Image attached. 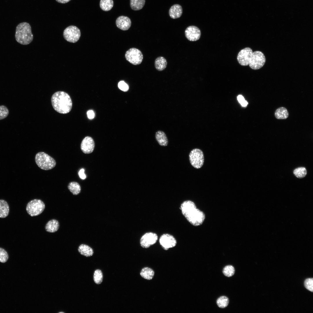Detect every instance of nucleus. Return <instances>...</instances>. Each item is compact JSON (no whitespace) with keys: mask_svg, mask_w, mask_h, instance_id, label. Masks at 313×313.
<instances>
[{"mask_svg":"<svg viewBox=\"0 0 313 313\" xmlns=\"http://www.w3.org/2000/svg\"><path fill=\"white\" fill-rule=\"evenodd\" d=\"M235 271L234 268L232 266L228 265L223 268V272L225 276L230 277L234 275Z\"/></svg>","mask_w":313,"mask_h":313,"instance_id":"nucleus-29","label":"nucleus"},{"mask_svg":"<svg viewBox=\"0 0 313 313\" xmlns=\"http://www.w3.org/2000/svg\"><path fill=\"white\" fill-rule=\"evenodd\" d=\"M87 115L88 118L90 119H93L95 117V114L92 110H89L87 112Z\"/></svg>","mask_w":313,"mask_h":313,"instance_id":"nucleus-36","label":"nucleus"},{"mask_svg":"<svg viewBox=\"0 0 313 313\" xmlns=\"http://www.w3.org/2000/svg\"><path fill=\"white\" fill-rule=\"evenodd\" d=\"M15 37L16 41L22 45L30 43L33 40V35L29 24L25 22L19 24L16 28Z\"/></svg>","mask_w":313,"mask_h":313,"instance_id":"nucleus-3","label":"nucleus"},{"mask_svg":"<svg viewBox=\"0 0 313 313\" xmlns=\"http://www.w3.org/2000/svg\"><path fill=\"white\" fill-rule=\"evenodd\" d=\"M167 64L166 59L163 57L160 56L157 57L154 61V66L156 69L159 71H162L165 69Z\"/></svg>","mask_w":313,"mask_h":313,"instance_id":"nucleus-19","label":"nucleus"},{"mask_svg":"<svg viewBox=\"0 0 313 313\" xmlns=\"http://www.w3.org/2000/svg\"><path fill=\"white\" fill-rule=\"evenodd\" d=\"M155 138L160 145L166 146L168 145V139L166 134L163 131L160 130L157 131L155 134Z\"/></svg>","mask_w":313,"mask_h":313,"instance_id":"nucleus-17","label":"nucleus"},{"mask_svg":"<svg viewBox=\"0 0 313 313\" xmlns=\"http://www.w3.org/2000/svg\"><path fill=\"white\" fill-rule=\"evenodd\" d=\"M68 189L74 195L79 194L81 191V187L79 184L75 181L70 182L68 186Z\"/></svg>","mask_w":313,"mask_h":313,"instance_id":"nucleus-24","label":"nucleus"},{"mask_svg":"<svg viewBox=\"0 0 313 313\" xmlns=\"http://www.w3.org/2000/svg\"><path fill=\"white\" fill-rule=\"evenodd\" d=\"M59 227V221L57 220L52 219L49 221L46 224L45 229L48 232L53 233L57 231Z\"/></svg>","mask_w":313,"mask_h":313,"instance_id":"nucleus-18","label":"nucleus"},{"mask_svg":"<svg viewBox=\"0 0 313 313\" xmlns=\"http://www.w3.org/2000/svg\"><path fill=\"white\" fill-rule=\"evenodd\" d=\"M117 26L123 30H126L129 29L131 25L130 19L128 17L121 16L118 17L116 21Z\"/></svg>","mask_w":313,"mask_h":313,"instance_id":"nucleus-15","label":"nucleus"},{"mask_svg":"<svg viewBox=\"0 0 313 313\" xmlns=\"http://www.w3.org/2000/svg\"><path fill=\"white\" fill-rule=\"evenodd\" d=\"M229 303V299L226 296H223L219 298L216 301V304L221 308H223L227 307Z\"/></svg>","mask_w":313,"mask_h":313,"instance_id":"nucleus-27","label":"nucleus"},{"mask_svg":"<svg viewBox=\"0 0 313 313\" xmlns=\"http://www.w3.org/2000/svg\"><path fill=\"white\" fill-rule=\"evenodd\" d=\"M158 238V236L155 233L152 232L146 233L141 238V245L143 248H148L156 243Z\"/></svg>","mask_w":313,"mask_h":313,"instance_id":"nucleus-12","label":"nucleus"},{"mask_svg":"<svg viewBox=\"0 0 313 313\" xmlns=\"http://www.w3.org/2000/svg\"><path fill=\"white\" fill-rule=\"evenodd\" d=\"M8 259L7 252L3 248H0V262L2 263L6 262Z\"/></svg>","mask_w":313,"mask_h":313,"instance_id":"nucleus-31","label":"nucleus"},{"mask_svg":"<svg viewBox=\"0 0 313 313\" xmlns=\"http://www.w3.org/2000/svg\"><path fill=\"white\" fill-rule=\"evenodd\" d=\"M180 207L182 214L192 225L198 226L203 223L205 218V214L196 208L193 202L190 200L185 201L181 204Z\"/></svg>","mask_w":313,"mask_h":313,"instance_id":"nucleus-1","label":"nucleus"},{"mask_svg":"<svg viewBox=\"0 0 313 313\" xmlns=\"http://www.w3.org/2000/svg\"><path fill=\"white\" fill-rule=\"evenodd\" d=\"M125 57L127 61L135 65L140 64L143 59V54L141 51L135 48H131L127 51Z\"/></svg>","mask_w":313,"mask_h":313,"instance_id":"nucleus-8","label":"nucleus"},{"mask_svg":"<svg viewBox=\"0 0 313 313\" xmlns=\"http://www.w3.org/2000/svg\"><path fill=\"white\" fill-rule=\"evenodd\" d=\"M265 61L264 54L261 51H256L253 52L249 65L251 69L258 70L263 66Z\"/></svg>","mask_w":313,"mask_h":313,"instance_id":"nucleus-7","label":"nucleus"},{"mask_svg":"<svg viewBox=\"0 0 313 313\" xmlns=\"http://www.w3.org/2000/svg\"><path fill=\"white\" fill-rule=\"evenodd\" d=\"M304 285L307 289L312 292H313V279L312 278L306 279L304 282Z\"/></svg>","mask_w":313,"mask_h":313,"instance_id":"nucleus-33","label":"nucleus"},{"mask_svg":"<svg viewBox=\"0 0 313 313\" xmlns=\"http://www.w3.org/2000/svg\"><path fill=\"white\" fill-rule=\"evenodd\" d=\"M85 170L83 169L80 170L78 172V174L80 178L82 179H84L86 178V176L84 173Z\"/></svg>","mask_w":313,"mask_h":313,"instance_id":"nucleus-35","label":"nucleus"},{"mask_svg":"<svg viewBox=\"0 0 313 313\" xmlns=\"http://www.w3.org/2000/svg\"><path fill=\"white\" fill-rule=\"evenodd\" d=\"M103 278V274L101 271L98 269L96 270L93 275V279L94 282L97 284H101Z\"/></svg>","mask_w":313,"mask_h":313,"instance_id":"nucleus-30","label":"nucleus"},{"mask_svg":"<svg viewBox=\"0 0 313 313\" xmlns=\"http://www.w3.org/2000/svg\"><path fill=\"white\" fill-rule=\"evenodd\" d=\"M252 53V50L249 47L245 48L240 50L237 56V60L239 64L244 66L249 65Z\"/></svg>","mask_w":313,"mask_h":313,"instance_id":"nucleus-10","label":"nucleus"},{"mask_svg":"<svg viewBox=\"0 0 313 313\" xmlns=\"http://www.w3.org/2000/svg\"><path fill=\"white\" fill-rule=\"evenodd\" d=\"M35 160L38 166L44 170H51L56 164V161L53 158L43 152L37 153L35 155Z\"/></svg>","mask_w":313,"mask_h":313,"instance_id":"nucleus-4","label":"nucleus"},{"mask_svg":"<svg viewBox=\"0 0 313 313\" xmlns=\"http://www.w3.org/2000/svg\"><path fill=\"white\" fill-rule=\"evenodd\" d=\"M154 274L155 273L153 270L148 267L143 268L140 272V275L142 278L148 280H152Z\"/></svg>","mask_w":313,"mask_h":313,"instance_id":"nucleus-20","label":"nucleus"},{"mask_svg":"<svg viewBox=\"0 0 313 313\" xmlns=\"http://www.w3.org/2000/svg\"><path fill=\"white\" fill-rule=\"evenodd\" d=\"M183 13V9L181 6L178 4H175L170 8L169 14L170 17L173 19L180 17Z\"/></svg>","mask_w":313,"mask_h":313,"instance_id":"nucleus-16","label":"nucleus"},{"mask_svg":"<svg viewBox=\"0 0 313 313\" xmlns=\"http://www.w3.org/2000/svg\"><path fill=\"white\" fill-rule=\"evenodd\" d=\"M189 159L192 166L196 169L200 168L203 165L204 162L203 152L199 149H194L190 152Z\"/></svg>","mask_w":313,"mask_h":313,"instance_id":"nucleus-6","label":"nucleus"},{"mask_svg":"<svg viewBox=\"0 0 313 313\" xmlns=\"http://www.w3.org/2000/svg\"><path fill=\"white\" fill-rule=\"evenodd\" d=\"M51 101L53 108L59 113L67 114L72 109L71 99L68 94L63 91H58L54 93L52 97Z\"/></svg>","mask_w":313,"mask_h":313,"instance_id":"nucleus-2","label":"nucleus"},{"mask_svg":"<svg viewBox=\"0 0 313 313\" xmlns=\"http://www.w3.org/2000/svg\"><path fill=\"white\" fill-rule=\"evenodd\" d=\"M56 0V1H57V2H59V3H67V2H69L71 0Z\"/></svg>","mask_w":313,"mask_h":313,"instance_id":"nucleus-38","label":"nucleus"},{"mask_svg":"<svg viewBox=\"0 0 313 313\" xmlns=\"http://www.w3.org/2000/svg\"><path fill=\"white\" fill-rule=\"evenodd\" d=\"M94 146V142L93 139L91 137L87 136L85 137L82 141L81 149L84 153L89 154L93 151Z\"/></svg>","mask_w":313,"mask_h":313,"instance_id":"nucleus-14","label":"nucleus"},{"mask_svg":"<svg viewBox=\"0 0 313 313\" xmlns=\"http://www.w3.org/2000/svg\"><path fill=\"white\" fill-rule=\"evenodd\" d=\"M59 313H63V312H59Z\"/></svg>","mask_w":313,"mask_h":313,"instance_id":"nucleus-40","label":"nucleus"},{"mask_svg":"<svg viewBox=\"0 0 313 313\" xmlns=\"http://www.w3.org/2000/svg\"><path fill=\"white\" fill-rule=\"evenodd\" d=\"M294 175L297 178H302L304 177L307 174V171L305 168L299 167L295 169L293 171Z\"/></svg>","mask_w":313,"mask_h":313,"instance_id":"nucleus-28","label":"nucleus"},{"mask_svg":"<svg viewBox=\"0 0 313 313\" xmlns=\"http://www.w3.org/2000/svg\"><path fill=\"white\" fill-rule=\"evenodd\" d=\"M80 30L76 26H70L64 30L63 36L67 41L72 43L77 42L81 36Z\"/></svg>","mask_w":313,"mask_h":313,"instance_id":"nucleus-9","label":"nucleus"},{"mask_svg":"<svg viewBox=\"0 0 313 313\" xmlns=\"http://www.w3.org/2000/svg\"><path fill=\"white\" fill-rule=\"evenodd\" d=\"M79 252L86 257L92 256L93 254L92 249L89 246L84 244L80 245L78 248Z\"/></svg>","mask_w":313,"mask_h":313,"instance_id":"nucleus-21","label":"nucleus"},{"mask_svg":"<svg viewBox=\"0 0 313 313\" xmlns=\"http://www.w3.org/2000/svg\"><path fill=\"white\" fill-rule=\"evenodd\" d=\"M9 114L7 108L3 105L0 106V120L6 118Z\"/></svg>","mask_w":313,"mask_h":313,"instance_id":"nucleus-32","label":"nucleus"},{"mask_svg":"<svg viewBox=\"0 0 313 313\" xmlns=\"http://www.w3.org/2000/svg\"><path fill=\"white\" fill-rule=\"evenodd\" d=\"M185 35L186 38L190 41H196L198 40L201 35L200 29L196 26H191L185 30Z\"/></svg>","mask_w":313,"mask_h":313,"instance_id":"nucleus-13","label":"nucleus"},{"mask_svg":"<svg viewBox=\"0 0 313 313\" xmlns=\"http://www.w3.org/2000/svg\"><path fill=\"white\" fill-rule=\"evenodd\" d=\"M118 87L121 90L124 92L127 91L129 89L128 85L123 81H121L119 83Z\"/></svg>","mask_w":313,"mask_h":313,"instance_id":"nucleus-34","label":"nucleus"},{"mask_svg":"<svg viewBox=\"0 0 313 313\" xmlns=\"http://www.w3.org/2000/svg\"><path fill=\"white\" fill-rule=\"evenodd\" d=\"M99 4L100 7L103 10L107 11L110 10L113 7L114 2L113 0H101Z\"/></svg>","mask_w":313,"mask_h":313,"instance_id":"nucleus-26","label":"nucleus"},{"mask_svg":"<svg viewBox=\"0 0 313 313\" xmlns=\"http://www.w3.org/2000/svg\"><path fill=\"white\" fill-rule=\"evenodd\" d=\"M145 3V0H130V7L134 10H138L142 9Z\"/></svg>","mask_w":313,"mask_h":313,"instance_id":"nucleus-25","label":"nucleus"},{"mask_svg":"<svg viewBox=\"0 0 313 313\" xmlns=\"http://www.w3.org/2000/svg\"><path fill=\"white\" fill-rule=\"evenodd\" d=\"M9 212V206L7 202L4 200H0V218L6 217Z\"/></svg>","mask_w":313,"mask_h":313,"instance_id":"nucleus-22","label":"nucleus"},{"mask_svg":"<svg viewBox=\"0 0 313 313\" xmlns=\"http://www.w3.org/2000/svg\"><path fill=\"white\" fill-rule=\"evenodd\" d=\"M45 208V204L42 201L39 199H34L28 203L26 207V210L29 215L33 216L38 215L41 213Z\"/></svg>","mask_w":313,"mask_h":313,"instance_id":"nucleus-5","label":"nucleus"},{"mask_svg":"<svg viewBox=\"0 0 313 313\" xmlns=\"http://www.w3.org/2000/svg\"><path fill=\"white\" fill-rule=\"evenodd\" d=\"M241 104L242 105V106H243V107H245L248 105V103L246 100H245L242 103H241Z\"/></svg>","mask_w":313,"mask_h":313,"instance_id":"nucleus-39","label":"nucleus"},{"mask_svg":"<svg viewBox=\"0 0 313 313\" xmlns=\"http://www.w3.org/2000/svg\"><path fill=\"white\" fill-rule=\"evenodd\" d=\"M159 242L162 248L166 250L175 247L177 243L175 238L168 234L162 235L160 238Z\"/></svg>","mask_w":313,"mask_h":313,"instance_id":"nucleus-11","label":"nucleus"},{"mask_svg":"<svg viewBox=\"0 0 313 313\" xmlns=\"http://www.w3.org/2000/svg\"><path fill=\"white\" fill-rule=\"evenodd\" d=\"M237 99L239 102L241 103L245 100L243 97L241 95H239L237 97Z\"/></svg>","mask_w":313,"mask_h":313,"instance_id":"nucleus-37","label":"nucleus"},{"mask_svg":"<svg viewBox=\"0 0 313 313\" xmlns=\"http://www.w3.org/2000/svg\"><path fill=\"white\" fill-rule=\"evenodd\" d=\"M274 115L277 119H286L288 117L289 113L286 108L284 107H281L276 110Z\"/></svg>","mask_w":313,"mask_h":313,"instance_id":"nucleus-23","label":"nucleus"}]
</instances>
